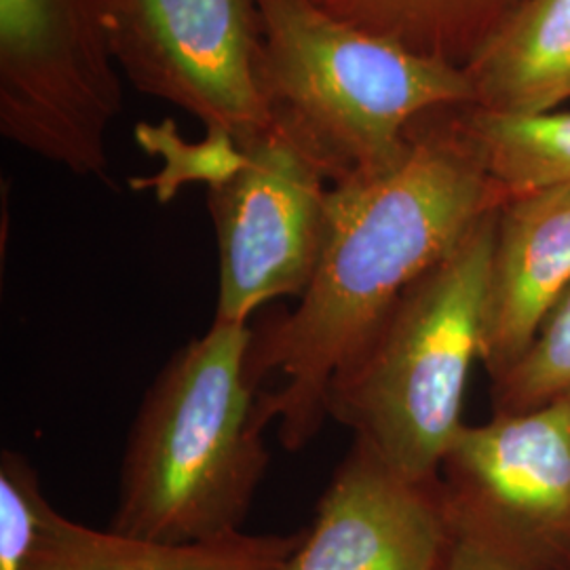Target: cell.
Returning a JSON list of instances; mask_svg holds the SVG:
<instances>
[{
    "label": "cell",
    "mask_w": 570,
    "mask_h": 570,
    "mask_svg": "<svg viewBox=\"0 0 570 570\" xmlns=\"http://www.w3.org/2000/svg\"><path fill=\"white\" fill-rule=\"evenodd\" d=\"M452 532L515 570H570V400L463 425L440 469Z\"/></svg>",
    "instance_id": "cell-6"
},
{
    "label": "cell",
    "mask_w": 570,
    "mask_h": 570,
    "mask_svg": "<svg viewBox=\"0 0 570 570\" xmlns=\"http://www.w3.org/2000/svg\"><path fill=\"white\" fill-rule=\"evenodd\" d=\"M254 330L212 322L144 395L108 529L161 543L244 530L271 454L252 374Z\"/></svg>",
    "instance_id": "cell-2"
},
{
    "label": "cell",
    "mask_w": 570,
    "mask_h": 570,
    "mask_svg": "<svg viewBox=\"0 0 570 570\" xmlns=\"http://www.w3.org/2000/svg\"><path fill=\"white\" fill-rule=\"evenodd\" d=\"M104 0H0V134L75 176H106L122 108Z\"/></svg>",
    "instance_id": "cell-5"
},
{
    "label": "cell",
    "mask_w": 570,
    "mask_h": 570,
    "mask_svg": "<svg viewBox=\"0 0 570 570\" xmlns=\"http://www.w3.org/2000/svg\"><path fill=\"white\" fill-rule=\"evenodd\" d=\"M245 164L207 188L220 252L216 324L247 326L275 298H301L326 239L330 183L275 127L247 138Z\"/></svg>",
    "instance_id": "cell-8"
},
{
    "label": "cell",
    "mask_w": 570,
    "mask_h": 570,
    "mask_svg": "<svg viewBox=\"0 0 570 570\" xmlns=\"http://www.w3.org/2000/svg\"><path fill=\"white\" fill-rule=\"evenodd\" d=\"M497 214H487L407 287L327 391V419L412 480L440 478L465 425L469 376L484 341Z\"/></svg>",
    "instance_id": "cell-4"
},
{
    "label": "cell",
    "mask_w": 570,
    "mask_h": 570,
    "mask_svg": "<svg viewBox=\"0 0 570 570\" xmlns=\"http://www.w3.org/2000/svg\"><path fill=\"white\" fill-rule=\"evenodd\" d=\"M450 548L442 478H406L355 438L282 570H444Z\"/></svg>",
    "instance_id": "cell-9"
},
{
    "label": "cell",
    "mask_w": 570,
    "mask_h": 570,
    "mask_svg": "<svg viewBox=\"0 0 570 570\" xmlns=\"http://www.w3.org/2000/svg\"><path fill=\"white\" fill-rule=\"evenodd\" d=\"M256 7L271 127L330 186L395 161L419 117L475 102L465 68L367 35L315 0H256Z\"/></svg>",
    "instance_id": "cell-3"
},
{
    "label": "cell",
    "mask_w": 570,
    "mask_h": 570,
    "mask_svg": "<svg viewBox=\"0 0 570 570\" xmlns=\"http://www.w3.org/2000/svg\"><path fill=\"white\" fill-rule=\"evenodd\" d=\"M505 204L463 122L410 129L391 164L332 184L326 239L298 306L275 315L249 351L252 374L279 385L258 395L282 446H308L327 421L334 376L366 345L410 285Z\"/></svg>",
    "instance_id": "cell-1"
},
{
    "label": "cell",
    "mask_w": 570,
    "mask_h": 570,
    "mask_svg": "<svg viewBox=\"0 0 570 570\" xmlns=\"http://www.w3.org/2000/svg\"><path fill=\"white\" fill-rule=\"evenodd\" d=\"M136 140L146 155L164 161V169L131 180V186L155 190L159 204H169L186 183L218 186L245 164L244 148L225 129H205L202 142H186L171 119L159 125L138 122Z\"/></svg>",
    "instance_id": "cell-15"
},
{
    "label": "cell",
    "mask_w": 570,
    "mask_h": 570,
    "mask_svg": "<svg viewBox=\"0 0 570 570\" xmlns=\"http://www.w3.org/2000/svg\"><path fill=\"white\" fill-rule=\"evenodd\" d=\"M570 400V287L527 353L492 381L494 414H520Z\"/></svg>",
    "instance_id": "cell-16"
},
{
    "label": "cell",
    "mask_w": 570,
    "mask_h": 570,
    "mask_svg": "<svg viewBox=\"0 0 570 570\" xmlns=\"http://www.w3.org/2000/svg\"><path fill=\"white\" fill-rule=\"evenodd\" d=\"M570 287V186L511 197L499 207L480 362L508 372Z\"/></svg>",
    "instance_id": "cell-11"
},
{
    "label": "cell",
    "mask_w": 570,
    "mask_h": 570,
    "mask_svg": "<svg viewBox=\"0 0 570 570\" xmlns=\"http://www.w3.org/2000/svg\"><path fill=\"white\" fill-rule=\"evenodd\" d=\"M463 125L505 202L570 186V110L510 117L475 108Z\"/></svg>",
    "instance_id": "cell-14"
},
{
    "label": "cell",
    "mask_w": 570,
    "mask_h": 570,
    "mask_svg": "<svg viewBox=\"0 0 570 570\" xmlns=\"http://www.w3.org/2000/svg\"><path fill=\"white\" fill-rule=\"evenodd\" d=\"M475 108L539 117L570 100V0H524L465 66Z\"/></svg>",
    "instance_id": "cell-12"
},
{
    "label": "cell",
    "mask_w": 570,
    "mask_h": 570,
    "mask_svg": "<svg viewBox=\"0 0 570 570\" xmlns=\"http://www.w3.org/2000/svg\"><path fill=\"white\" fill-rule=\"evenodd\" d=\"M444 570H515L482 546L452 532V548Z\"/></svg>",
    "instance_id": "cell-17"
},
{
    "label": "cell",
    "mask_w": 570,
    "mask_h": 570,
    "mask_svg": "<svg viewBox=\"0 0 570 570\" xmlns=\"http://www.w3.org/2000/svg\"><path fill=\"white\" fill-rule=\"evenodd\" d=\"M327 13L402 45L407 51L465 68L513 0H315Z\"/></svg>",
    "instance_id": "cell-13"
},
{
    "label": "cell",
    "mask_w": 570,
    "mask_h": 570,
    "mask_svg": "<svg viewBox=\"0 0 570 570\" xmlns=\"http://www.w3.org/2000/svg\"><path fill=\"white\" fill-rule=\"evenodd\" d=\"M115 60L146 96L237 142L271 127L256 0H104Z\"/></svg>",
    "instance_id": "cell-7"
},
{
    "label": "cell",
    "mask_w": 570,
    "mask_h": 570,
    "mask_svg": "<svg viewBox=\"0 0 570 570\" xmlns=\"http://www.w3.org/2000/svg\"><path fill=\"white\" fill-rule=\"evenodd\" d=\"M305 537L245 530L197 543H161L98 530L53 510L26 456L0 459V570H282Z\"/></svg>",
    "instance_id": "cell-10"
}]
</instances>
